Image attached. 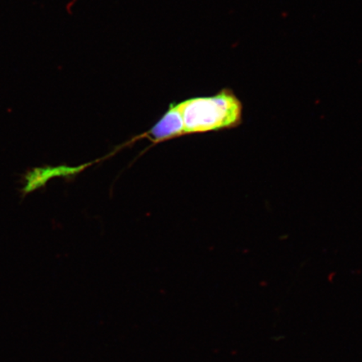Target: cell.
Returning a JSON list of instances; mask_svg holds the SVG:
<instances>
[{"label": "cell", "instance_id": "6da1fadb", "mask_svg": "<svg viewBox=\"0 0 362 362\" xmlns=\"http://www.w3.org/2000/svg\"><path fill=\"white\" fill-rule=\"evenodd\" d=\"M175 105L179 113L180 136L234 129L242 124L243 104L229 89Z\"/></svg>", "mask_w": 362, "mask_h": 362}, {"label": "cell", "instance_id": "7a4b0ae2", "mask_svg": "<svg viewBox=\"0 0 362 362\" xmlns=\"http://www.w3.org/2000/svg\"><path fill=\"white\" fill-rule=\"evenodd\" d=\"M88 164L79 166H43L35 167L26 172L24 185L21 189L23 196L38 191L45 187L49 180L57 177H70L83 171Z\"/></svg>", "mask_w": 362, "mask_h": 362}]
</instances>
